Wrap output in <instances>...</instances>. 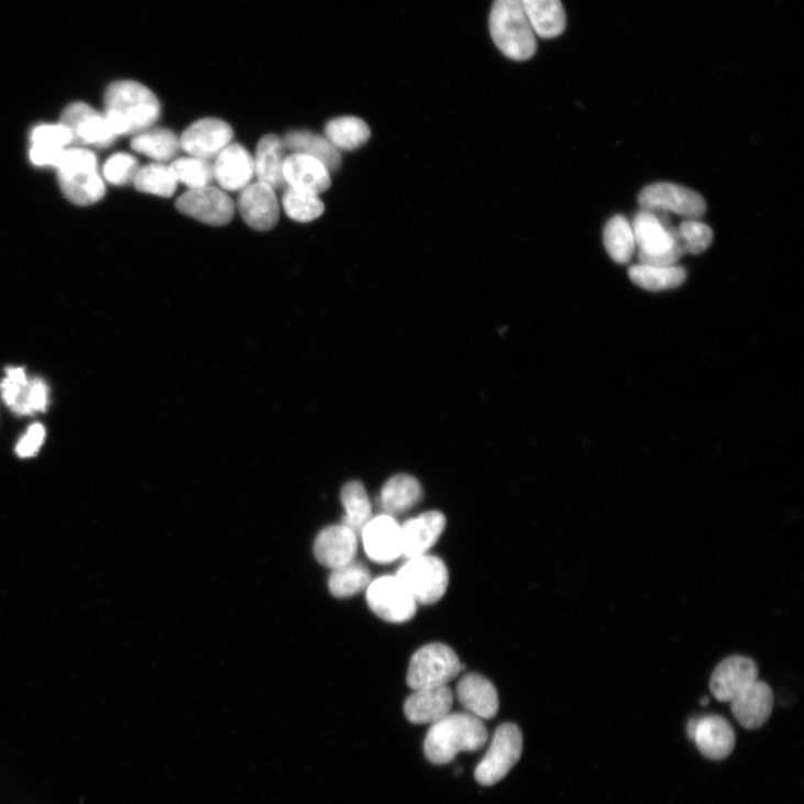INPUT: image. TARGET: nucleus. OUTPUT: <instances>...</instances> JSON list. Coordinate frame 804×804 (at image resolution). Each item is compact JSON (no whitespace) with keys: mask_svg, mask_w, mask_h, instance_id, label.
Here are the masks:
<instances>
[{"mask_svg":"<svg viewBox=\"0 0 804 804\" xmlns=\"http://www.w3.org/2000/svg\"><path fill=\"white\" fill-rule=\"evenodd\" d=\"M139 170L137 161L129 154H115L103 166L104 179L114 186H124L133 183Z\"/></svg>","mask_w":804,"mask_h":804,"instance_id":"ea45409f","label":"nucleus"},{"mask_svg":"<svg viewBox=\"0 0 804 804\" xmlns=\"http://www.w3.org/2000/svg\"><path fill=\"white\" fill-rule=\"evenodd\" d=\"M48 387L42 379L29 382L25 390L12 407L19 416H30L45 411L48 405Z\"/></svg>","mask_w":804,"mask_h":804,"instance_id":"58836bf2","label":"nucleus"},{"mask_svg":"<svg viewBox=\"0 0 804 804\" xmlns=\"http://www.w3.org/2000/svg\"><path fill=\"white\" fill-rule=\"evenodd\" d=\"M708 703H709V700L707 697H705L701 701V704L704 706L707 705Z\"/></svg>","mask_w":804,"mask_h":804,"instance_id":"a18cd8bd","label":"nucleus"},{"mask_svg":"<svg viewBox=\"0 0 804 804\" xmlns=\"http://www.w3.org/2000/svg\"><path fill=\"white\" fill-rule=\"evenodd\" d=\"M131 148L158 163L174 161L181 151L180 139L169 129H150L136 134Z\"/></svg>","mask_w":804,"mask_h":804,"instance_id":"c85d7f7f","label":"nucleus"},{"mask_svg":"<svg viewBox=\"0 0 804 804\" xmlns=\"http://www.w3.org/2000/svg\"><path fill=\"white\" fill-rule=\"evenodd\" d=\"M371 583L370 569L361 562L352 561L332 571L329 588L335 598L344 599L367 590Z\"/></svg>","mask_w":804,"mask_h":804,"instance_id":"473e14b6","label":"nucleus"},{"mask_svg":"<svg viewBox=\"0 0 804 804\" xmlns=\"http://www.w3.org/2000/svg\"><path fill=\"white\" fill-rule=\"evenodd\" d=\"M214 180L224 190L238 191L246 188L254 175V158L239 143H231L216 157Z\"/></svg>","mask_w":804,"mask_h":804,"instance_id":"a211bd4d","label":"nucleus"},{"mask_svg":"<svg viewBox=\"0 0 804 804\" xmlns=\"http://www.w3.org/2000/svg\"><path fill=\"white\" fill-rule=\"evenodd\" d=\"M239 209L245 223L255 231L273 230L279 218V206L275 190L256 183L242 190Z\"/></svg>","mask_w":804,"mask_h":804,"instance_id":"f3484780","label":"nucleus"},{"mask_svg":"<svg viewBox=\"0 0 804 804\" xmlns=\"http://www.w3.org/2000/svg\"><path fill=\"white\" fill-rule=\"evenodd\" d=\"M759 679V669L751 658L730 656L714 670L709 689L719 702H733Z\"/></svg>","mask_w":804,"mask_h":804,"instance_id":"2eb2a0df","label":"nucleus"},{"mask_svg":"<svg viewBox=\"0 0 804 804\" xmlns=\"http://www.w3.org/2000/svg\"><path fill=\"white\" fill-rule=\"evenodd\" d=\"M489 31L498 49L514 60H528L537 52V34L520 0H495Z\"/></svg>","mask_w":804,"mask_h":804,"instance_id":"20e7f679","label":"nucleus"},{"mask_svg":"<svg viewBox=\"0 0 804 804\" xmlns=\"http://www.w3.org/2000/svg\"><path fill=\"white\" fill-rule=\"evenodd\" d=\"M104 107V115L118 136L152 129L162 113L156 95L135 81L112 84L106 92Z\"/></svg>","mask_w":804,"mask_h":804,"instance_id":"f257e3e1","label":"nucleus"},{"mask_svg":"<svg viewBox=\"0 0 804 804\" xmlns=\"http://www.w3.org/2000/svg\"><path fill=\"white\" fill-rule=\"evenodd\" d=\"M32 144L46 145L52 148H67V145L71 144V135L69 131L58 124H41L33 129L31 132Z\"/></svg>","mask_w":804,"mask_h":804,"instance_id":"a19ab883","label":"nucleus"},{"mask_svg":"<svg viewBox=\"0 0 804 804\" xmlns=\"http://www.w3.org/2000/svg\"><path fill=\"white\" fill-rule=\"evenodd\" d=\"M286 148L283 140L275 134H267L257 144L254 159L255 175L258 183L272 189L285 188L284 165Z\"/></svg>","mask_w":804,"mask_h":804,"instance_id":"393cba45","label":"nucleus"},{"mask_svg":"<svg viewBox=\"0 0 804 804\" xmlns=\"http://www.w3.org/2000/svg\"><path fill=\"white\" fill-rule=\"evenodd\" d=\"M371 135L368 124L355 117L337 118L326 126V137L340 152H352L362 147Z\"/></svg>","mask_w":804,"mask_h":804,"instance_id":"7c9ffc66","label":"nucleus"},{"mask_svg":"<svg viewBox=\"0 0 804 804\" xmlns=\"http://www.w3.org/2000/svg\"><path fill=\"white\" fill-rule=\"evenodd\" d=\"M631 228L641 264L672 266L687 254L678 229L671 225L667 216L641 209Z\"/></svg>","mask_w":804,"mask_h":804,"instance_id":"7ed1b4c3","label":"nucleus"},{"mask_svg":"<svg viewBox=\"0 0 804 804\" xmlns=\"http://www.w3.org/2000/svg\"><path fill=\"white\" fill-rule=\"evenodd\" d=\"M678 232L686 253L694 255L705 252L711 246L714 238L711 228L697 221V219H686L678 228Z\"/></svg>","mask_w":804,"mask_h":804,"instance_id":"4c0bfd02","label":"nucleus"},{"mask_svg":"<svg viewBox=\"0 0 804 804\" xmlns=\"http://www.w3.org/2000/svg\"><path fill=\"white\" fill-rule=\"evenodd\" d=\"M176 207L181 213L211 227L228 225L235 213L232 198L212 186L188 190L177 199Z\"/></svg>","mask_w":804,"mask_h":804,"instance_id":"9b49d317","label":"nucleus"},{"mask_svg":"<svg viewBox=\"0 0 804 804\" xmlns=\"http://www.w3.org/2000/svg\"><path fill=\"white\" fill-rule=\"evenodd\" d=\"M458 698L467 713L480 719H491L498 712L495 686L480 674H467L459 683Z\"/></svg>","mask_w":804,"mask_h":804,"instance_id":"b1692460","label":"nucleus"},{"mask_svg":"<svg viewBox=\"0 0 804 804\" xmlns=\"http://www.w3.org/2000/svg\"><path fill=\"white\" fill-rule=\"evenodd\" d=\"M417 604L431 605L447 594L450 582L449 570L440 558L423 554L409 559L397 572Z\"/></svg>","mask_w":804,"mask_h":804,"instance_id":"0eeeda50","label":"nucleus"},{"mask_svg":"<svg viewBox=\"0 0 804 804\" xmlns=\"http://www.w3.org/2000/svg\"><path fill=\"white\" fill-rule=\"evenodd\" d=\"M520 3L537 36L554 38L564 32L566 18L561 0H520Z\"/></svg>","mask_w":804,"mask_h":804,"instance_id":"cd10ccee","label":"nucleus"},{"mask_svg":"<svg viewBox=\"0 0 804 804\" xmlns=\"http://www.w3.org/2000/svg\"><path fill=\"white\" fill-rule=\"evenodd\" d=\"M65 150L46 147V145L41 144H32L30 158L35 166L56 167Z\"/></svg>","mask_w":804,"mask_h":804,"instance_id":"c03bdc74","label":"nucleus"},{"mask_svg":"<svg viewBox=\"0 0 804 804\" xmlns=\"http://www.w3.org/2000/svg\"><path fill=\"white\" fill-rule=\"evenodd\" d=\"M773 704L772 689L758 680L730 702V711L741 726L758 729L770 718Z\"/></svg>","mask_w":804,"mask_h":804,"instance_id":"aec40b11","label":"nucleus"},{"mask_svg":"<svg viewBox=\"0 0 804 804\" xmlns=\"http://www.w3.org/2000/svg\"><path fill=\"white\" fill-rule=\"evenodd\" d=\"M642 209L656 212H674L687 219H697L706 212V202L696 191L670 183L646 187L638 197Z\"/></svg>","mask_w":804,"mask_h":804,"instance_id":"9d476101","label":"nucleus"},{"mask_svg":"<svg viewBox=\"0 0 804 804\" xmlns=\"http://www.w3.org/2000/svg\"><path fill=\"white\" fill-rule=\"evenodd\" d=\"M524 736L516 724L505 723L494 734L489 749L475 770L476 781L491 786L502 781L520 761Z\"/></svg>","mask_w":804,"mask_h":804,"instance_id":"6e6552de","label":"nucleus"},{"mask_svg":"<svg viewBox=\"0 0 804 804\" xmlns=\"http://www.w3.org/2000/svg\"><path fill=\"white\" fill-rule=\"evenodd\" d=\"M282 202L286 214L300 223L313 222L324 212V203L318 195L288 186Z\"/></svg>","mask_w":804,"mask_h":804,"instance_id":"c9c22d12","label":"nucleus"},{"mask_svg":"<svg viewBox=\"0 0 804 804\" xmlns=\"http://www.w3.org/2000/svg\"><path fill=\"white\" fill-rule=\"evenodd\" d=\"M447 528V518L441 511L430 510L407 521L401 527L403 555L412 559L426 554Z\"/></svg>","mask_w":804,"mask_h":804,"instance_id":"6ab92c4d","label":"nucleus"},{"mask_svg":"<svg viewBox=\"0 0 804 804\" xmlns=\"http://www.w3.org/2000/svg\"><path fill=\"white\" fill-rule=\"evenodd\" d=\"M361 536L365 553L377 563H390L403 555L401 526L394 517L372 519Z\"/></svg>","mask_w":804,"mask_h":804,"instance_id":"dca6fc26","label":"nucleus"},{"mask_svg":"<svg viewBox=\"0 0 804 804\" xmlns=\"http://www.w3.org/2000/svg\"><path fill=\"white\" fill-rule=\"evenodd\" d=\"M422 499L420 483L412 476L399 474L392 477L383 487L381 504L385 515L390 517L406 514Z\"/></svg>","mask_w":804,"mask_h":804,"instance_id":"bb28decb","label":"nucleus"},{"mask_svg":"<svg viewBox=\"0 0 804 804\" xmlns=\"http://www.w3.org/2000/svg\"><path fill=\"white\" fill-rule=\"evenodd\" d=\"M178 183L184 184L191 189H199L214 180L213 165L206 159L187 157L176 159L172 165Z\"/></svg>","mask_w":804,"mask_h":804,"instance_id":"e433bc0d","label":"nucleus"},{"mask_svg":"<svg viewBox=\"0 0 804 804\" xmlns=\"http://www.w3.org/2000/svg\"><path fill=\"white\" fill-rule=\"evenodd\" d=\"M45 434V427L43 425L34 423L30 426L16 447V454L21 459L35 456L44 444Z\"/></svg>","mask_w":804,"mask_h":804,"instance_id":"37998d69","label":"nucleus"},{"mask_svg":"<svg viewBox=\"0 0 804 804\" xmlns=\"http://www.w3.org/2000/svg\"><path fill=\"white\" fill-rule=\"evenodd\" d=\"M232 126L219 119L207 118L192 123L180 136L181 151L190 157L210 161L231 144Z\"/></svg>","mask_w":804,"mask_h":804,"instance_id":"ddd939ff","label":"nucleus"},{"mask_svg":"<svg viewBox=\"0 0 804 804\" xmlns=\"http://www.w3.org/2000/svg\"><path fill=\"white\" fill-rule=\"evenodd\" d=\"M57 181L64 196L78 206H90L106 195V185L98 172V158L87 148H66L57 164Z\"/></svg>","mask_w":804,"mask_h":804,"instance_id":"39448f33","label":"nucleus"},{"mask_svg":"<svg viewBox=\"0 0 804 804\" xmlns=\"http://www.w3.org/2000/svg\"><path fill=\"white\" fill-rule=\"evenodd\" d=\"M367 602L371 609L388 623L409 621L417 612V603L396 575L372 581L367 588Z\"/></svg>","mask_w":804,"mask_h":804,"instance_id":"f8f14e48","label":"nucleus"},{"mask_svg":"<svg viewBox=\"0 0 804 804\" xmlns=\"http://www.w3.org/2000/svg\"><path fill=\"white\" fill-rule=\"evenodd\" d=\"M463 669L459 656L450 646L429 643L412 656L407 684L412 690L447 686Z\"/></svg>","mask_w":804,"mask_h":804,"instance_id":"423d86ee","label":"nucleus"},{"mask_svg":"<svg viewBox=\"0 0 804 804\" xmlns=\"http://www.w3.org/2000/svg\"><path fill=\"white\" fill-rule=\"evenodd\" d=\"M27 385L29 379L24 368H8L7 377L0 382V393H2L4 403L12 408Z\"/></svg>","mask_w":804,"mask_h":804,"instance_id":"79ce46f5","label":"nucleus"},{"mask_svg":"<svg viewBox=\"0 0 804 804\" xmlns=\"http://www.w3.org/2000/svg\"><path fill=\"white\" fill-rule=\"evenodd\" d=\"M488 739L482 719L470 713H450L431 724L425 739L423 751L436 766L451 763L461 752H475Z\"/></svg>","mask_w":804,"mask_h":804,"instance_id":"f03ea898","label":"nucleus"},{"mask_svg":"<svg viewBox=\"0 0 804 804\" xmlns=\"http://www.w3.org/2000/svg\"><path fill=\"white\" fill-rule=\"evenodd\" d=\"M286 186L321 195L331 186L329 169L319 161L301 155L287 156L284 165Z\"/></svg>","mask_w":804,"mask_h":804,"instance_id":"5701e85b","label":"nucleus"},{"mask_svg":"<svg viewBox=\"0 0 804 804\" xmlns=\"http://www.w3.org/2000/svg\"><path fill=\"white\" fill-rule=\"evenodd\" d=\"M133 184L141 192L169 198L175 194L178 180L170 166L156 163L139 168Z\"/></svg>","mask_w":804,"mask_h":804,"instance_id":"f704fd0d","label":"nucleus"},{"mask_svg":"<svg viewBox=\"0 0 804 804\" xmlns=\"http://www.w3.org/2000/svg\"><path fill=\"white\" fill-rule=\"evenodd\" d=\"M283 142L286 151L312 157L322 163L330 173L341 166V153L327 137L309 131H294Z\"/></svg>","mask_w":804,"mask_h":804,"instance_id":"a878e982","label":"nucleus"},{"mask_svg":"<svg viewBox=\"0 0 804 804\" xmlns=\"http://www.w3.org/2000/svg\"><path fill=\"white\" fill-rule=\"evenodd\" d=\"M356 550L357 535L343 525L324 529L315 542L317 560L332 570L354 561Z\"/></svg>","mask_w":804,"mask_h":804,"instance_id":"4be33fe9","label":"nucleus"},{"mask_svg":"<svg viewBox=\"0 0 804 804\" xmlns=\"http://www.w3.org/2000/svg\"><path fill=\"white\" fill-rule=\"evenodd\" d=\"M341 500L345 509L342 525L357 536L373 519L372 504L367 492L360 482L345 484L341 492Z\"/></svg>","mask_w":804,"mask_h":804,"instance_id":"2f4dec72","label":"nucleus"},{"mask_svg":"<svg viewBox=\"0 0 804 804\" xmlns=\"http://www.w3.org/2000/svg\"><path fill=\"white\" fill-rule=\"evenodd\" d=\"M687 736L709 760H723L733 753L736 747L734 727L718 715L691 719L687 724Z\"/></svg>","mask_w":804,"mask_h":804,"instance_id":"4468645a","label":"nucleus"},{"mask_svg":"<svg viewBox=\"0 0 804 804\" xmlns=\"http://www.w3.org/2000/svg\"><path fill=\"white\" fill-rule=\"evenodd\" d=\"M604 243L608 254L616 263L626 264L632 258L636 242L631 224L624 216H615L607 223Z\"/></svg>","mask_w":804,"mask_h":804,"instance_id":"72a5a7b5","label":"nucleus"},{"mask_svg":"<svg viewBox=\"0 0 804 804\" xmlns=\"http://www.w3.org/2000/svg\"><path fill=\"white\" fill-rule=\"evenodd\" d=\"M59 123L69 131L71 144L77 147L108 148L118 137L107 117L82 102L69 104Z\"/></svg>","mask_w":804,"mask_h":804,"instance_id":"1a4fd4ad","label":"nucleus"},{"mask_svg":"<svg viewBox=\"0 0 804 804\" xmlns=\"http://www.w3.org/2000/svg\"><path fill=\"white\" fill-rule=\"evenodd\" d=\"M628 274L637 286L650 291L676 288L687 276L685 268L679 265L656 266L641 263L630 267Z\"/></svg>","mask_w":804,"mask_h":804,"instance_id":"c756f323","label":"nucleus"},{"mask_svg":"<svg viewBox=\"0 0 804 804\" xmlns=\"http://www.w3.org/2000/svg\"><path fill=\"white\" fill-rule=\"evenodd\" d=\"M453 703L454 695L448 685L420 689L406 700L404 709L414 724H433L450 714Z\"/></svg>","mask_w":804,"mask_h":804,"instance_id":"412c9836","label":"nucleus"}]
</instances>
